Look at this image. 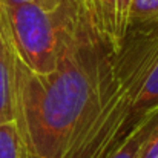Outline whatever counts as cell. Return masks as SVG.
<instances>
[{
  "mask_svg": "<svg viewBox=\"0 0 158 158\" xmlns=\"http://www.w3.org/2000/svg\"><path fill=\"white\" fill-rule=\"evenodd\" d=\"M137 158H158V121L144 140Z\"/></svg>",
  "mask_w": 158,
  "mask_h": 158,
  "instance_id": "cell-9",
  "label": "cell"
},
{
  "mask_svg": "<svg viewBox=\"0 0 158 158\" xmlns=\"http://www.w3.org/2000/svg\"><path fill=\"white\" fill-rule=\"evenodd\" d=\"M94 37L89 26L48 74L14 57L15 126L29 158H66L103 106L112 68L97 54Z\"/></svg>",
  "mask_w": 158,
  "mask_h": 158,
  "instance_id": "cell-1",
  "label": "cell"
},
{
  "mask_svg": "<svg viewBox=\"0 0 158 158\" xmlns=\"http://www.w3.org/2000/svg\"><path fill=\"white\" fill-rule=\"evenodd\" d=\"M135 26H158V0H131L129 31Z\"/></svg>",
  "mask_w": 158,
  "mask_h": 158,
  "instance_id": "cell-7",
  "label": "cell"
},
{
  "mask_svg": "<svg viewBox=\"0 0 158 158\" xmlns=\"http://www.w3.org/2000/svg\"><path fill=\"white\" fill-rule=\"evenodd\" d=\"M15 123L14 54L0 32V124Z\"/></svg>",
  "mask_w": 158,
  "mask_h": 158,
  "instance_id": "cell-4",
  "label": "cell"
},
{
  "mask_svg": "<svg viewBox=\"0 0 158 158\" xmlns=\"http://www.w3.org/2000/svg\"><path fill=\"white\" fill-rule=\"evenodd\" d=\"M11 2H22V3H34L39 6H43L46 9H54L57 8L63 0H11Z\"/></svg>",
  "mask_w": 158,
  "mask_h": 158,
  "instance_id": "cell-10",
  "label": "cell"
},
{
  "mask_svg": "<svg viewBox=\"0 0 158 158\" xmlns=\"http://www.w3.org/2000/svg\"><path fill=\"white\" fill-rule=\"evenodd\" d=\"M0 158H29L15 123L0 124Z\"/></svg>",
  "mask_w": 158,
  "mask_h": 158,
  "instance_id": "cell-8",
  "label": "cell"
},
{
  "mask_svg": "<svg viewBox=\"0 0 158 158\" xmlns=\"http://www.w3.org/2000/svg\"><path fill=\"white\" fill-rule=\"evenodd\" d=\"M89 26L81 0H63L54 9L0 0V32L14 57L35 74L52 72Z\"/></svg>",
  "mask_w": 158,
  "mask_h": 158,
  "instance_id": "cell-2",
  "label": "cell"
},
{
  "mask_svg": "<svg viewBox=\"0 0 158 158\" xmlns=\"http://www.w3.org/2000/svg\"><path fill=\"white\" fill-rule=\"evenodd\" d=\"M132 109L134 114L140 117L158 109V49L152 57L144 72V77L135 92Z\"/></svg>",
  "mask_w": 158,
  "mask_h": 158,
  "instance_id": "cell-5",
  "label": "cell"
},
{
  "mask_svg": "<svg viewBox=\"0 0 158 158\" xmlns=\"http://www.w3.org/2000/svg\"><path fill=\"white\" fill-rule=\"evenodd\" d=\"M158 121V109L154 112L146 114L140 118V121L132 127L127 137L121 141V144L109 155L107 158H137L144 140L154 129L155 123Z\"/></svg>",
  "mask_w": 158,
  "mask_h": 158,
  "instance_id": "cell-6",
  "label": "cell"
},
{
  "mask_svg": "<svg viewBox=\"0 0 158 158\" xmlns=\"http://www.w3.org/2000/svg\"><path fill=\"white\" fill-rule=\"evenodd\" d=\"M81 3L98 39L120 54L129 34L131 0H81Z\"/></svg>",
  "mask_w": 158,
  "mask_h": 158,
  "instance_id": "cell-3",
  "label": "cell"
}]
</instances>
